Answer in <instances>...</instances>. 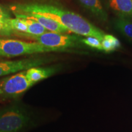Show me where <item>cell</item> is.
Here are the masks:
<instances>
[{"label":"cell","instance_id":"obj_11","mask_svg":"<svg viewBox=\"0 0 132 132\" xmlns=\"http://www.w3.org/2000/svg\"><path fill=\"white\" fill-rule=\"evenodd\" d=\"M114 25L127 39L132 41V20L118 16L114 21Z\"/></svg>","mask_w":132,"mask_h":132},{"label":"cell","instance_id":"obj_1","mask_svg":"<svg viewBox=\"0 0 132 132\" xmlns=\"http://www.w3.org/2000/svg\"><path fill=\"white\" fill-rule=\"evenodd\" d=\"M11 10L16 14H36L49 18L77 35L92 36L101 42L105 35L103 31L80 15L54 5L36 3H24L15 5L11 7Z\"/></svg>","mask_w":132,"mask_h":132},{"label":"cell","instance_id":"obj_7","mask_svg":"<svg viewBox=\"0 0 132 132\" xmlns=\"http://www.w3.org/2000/svg\"><path fill=\"white\" fill-rule=\"evenodd\" d=\"M14 14L16 18L31 19L37 21L42 26H44L47 31L50 32L60 33V34H67L71 32L69 29H67L62 24L49 18L36 14H16V13H14Z\"/></svg>","mask_w":132,"mask_h":132},{"label":"cell","instance_id":"obj_6","mask_svg":"<svg viewBox=\"0 0 132 132\" xmlns=\"http://www.w3.org/2000/svg\"><path fill=\"white\" fill-rule=\"evenodd\" d=\"M48 62H49V59L44 57H34L19 60L0 61V77L27 70L32 67H39Z\"/></svg>","mask_w":132,"mask_h":132},{"label":"cell","instance_id":"obj_4","mask_svg":"<svg viewBox=\"0 0 132 132\" xmlns=\"http://www.w3.org/2000/svg\"><path fill=\"white\" fill-rule=\"evenodd\" d=\"M32 86L26 78V70L0 80V101L15 100Z\"/></svg>","mask_w":132,"mask_h":132},{"label":"cell","instance_id":"obj_8","mask_svg":"<svg viewBox=\"0 0 132 132\" xmlns=\"http://www.w3.org/2000/svg\"><path fill=\"white\" fill-rule=\"evenodd\" d=\"M56 68L54 67H32L26 70V78L29 82L33 86L37 82L40 81L44 79L48 78L55 73Z\"/></svg>","mask_w":132,"mask_h":132},{"label":"cell","instance_id":"obj_2","mask_svg":"<svg viewBox=\"0 0 132 132\" xmlns=\"http://www.w3.org/2000/svg\"><path fill=\"white\" fill-rule=\"evenodd\" d=\"M30 120L29 112L18 104L0 107V132H20Z\"/></svg>","mask_w":132,"mask_h":132},{"label":"cell","instance_id":"obj_12","mask_svg":"<svg viewBox=\"0 0 132 132\" xmlns=\"http://www.w3.org/2000/svg\"><path fill=\"white\" fill-rule=\"evenodd\" d=\"M20 19L22 20L25 23L28 27V32L26 34H27V35L31 36H39L48 31L37 21L28 19Z\"/></svg>","mask_w":132,"mask_h":132},{"label":"cell","instance_id":"obj_14","mask_svg":"<svg viewBox=\"0 0 132 132\" xmlns=\"http://www.w3.org/2000/svg\"><path fill=\"white\" fill-rule=\"evenodd\" d=\"M10 24L14 33L17 34H26L28 32V27L25 23L19 18L10 19Z\"/></svg>","mask_w":132,"mask_h":132},{"label":"cell","instance_id":"obj_13","mask_svg":"<svg viewBox=\"0 0 132 132\" xmlns=\"http://www.w3.org/2000/svg\"><path fill=\"white\" fill-rule=\"evenodd\" d=\"M101 43L103 51L105 52H113L120 47V42L119 39L110 34H105Z\"/></svg>","mask_w":132,"mask_h":132},{"label":"cell","instance_id":"obj_17","mask_svg":"<svg viewBox=\"0 0 132 132\" xmlns=\"http://www.w3.org/2000/svg\"><path fill=\"white\" fill-rule=\"evenodd\" d=\"M2 17H10V15L7 11L1 5H0V18Z\"/></svg>","mask_w":132,"mask_h":132},{"label":"cell","instance_id":"obj_5","mask_svg":"<svg viewBox=\"0 0 132 132\" xmlns=\"http://www.w3.org/2000/svg\"><path fill=\"white\" fill-rule=\"evenodd\" d=\"M49 48L38 42H26L15 39H0V56L12 57L19 56L52 52Z\"/></svg>","mask_w":132,"mask_h":132},{"label":"cell","instance_id":"obj_3","mask_svg":"<svg viewBox=\"0 0 132 132\" xmlns=\"http://www.w3.org/2000/svg\"><path fill=\"white\" fill-rule=\"evenodd\" d=\"M27 36L37 42L49 48L52 52H65L69 49L78 48L82 44L81 38L78 36L69 35L67 34L48 32L39 36H31L23 34Z\"/></svg>","mask_w":132,"mask_h":132},{"label":"cell","instance_id":"obj_15","mask_svg":"<svg viewBox=\"0 0 132 132\" xmlns=\"http://www.w3.org/2000/svg\"><path fill=\"white\" fill-rule=\"evenodd\" d=\"M11 17L0 18V36H9L14 33L10 24Z\"/></svg>","mask_w":132,"mask_h":132},{"label":"cell","instance_id":"obj_10","mask_svg":"<svg viewBox=\"0 0 132 132\" xmlns=\"http://www.w3.org/2000/svg\"><path fill=\"white\" fill-rule=\"evenodd\" d=\"M80 4L97 19L106 21L108 15L103 9L100 0H78Z\"/></svg>","mask_w":132,"mask_h":132},{"label":"cell","instance_id":"obj_9","mask_svg":"<svg viewBox=\"0 0 132 132\" xmlns=\"http://www.w3.org/2000/svg\"><path fill=\"white\" fill-rule=\"evenodd\" d=\"M108 3L118 16L132 20V0H108Z\"/></svg>","mask_w":132,"mask_h":132},{"label":"cell","instance_id":"obj_16","mask_svg":"<svg viewBox=\"0 0 132 132\" xmlns=\"http://www.w3.org/2000/svg\"><path fill=\"white\" fill-rule=\"evenodd\" d=\"M81 41L82 44L86 45L88 47L95 48L98 50L103 51V48L102 46L101 41L97 39L96 37L92 36H87L86 38H81Z\"/></svg>","mask_w":132,"mask_h":132}]
</instances>
